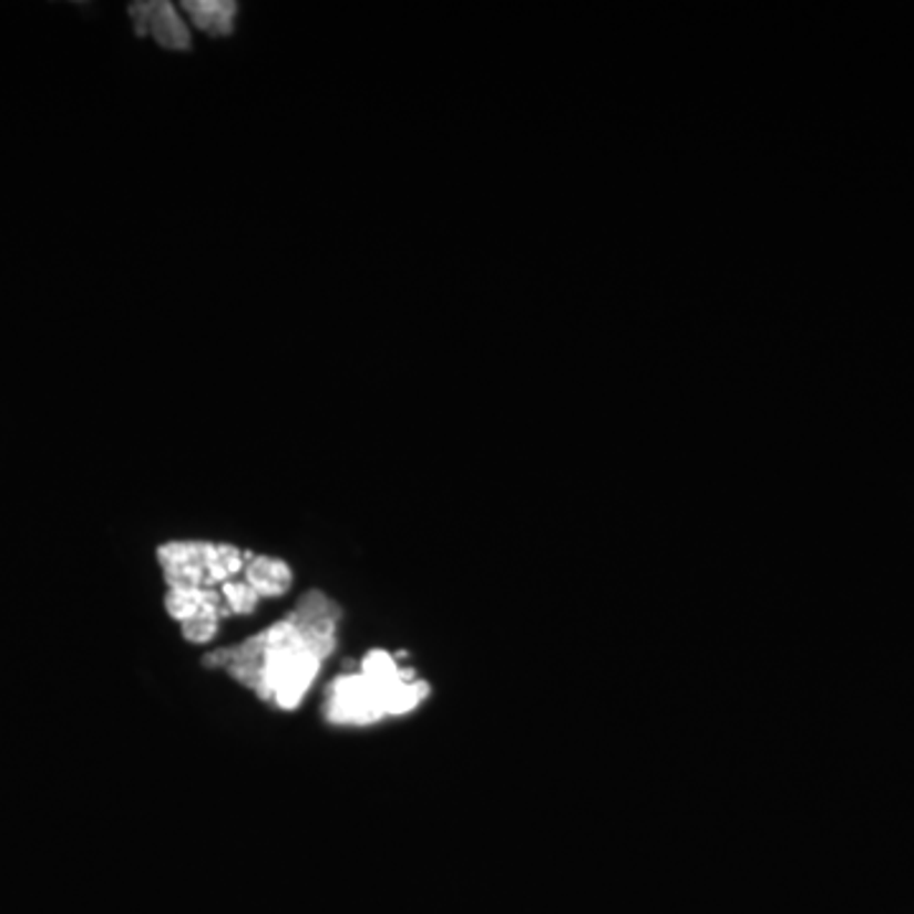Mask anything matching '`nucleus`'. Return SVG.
Here are the masks:
<instances>
[{
	"label": "nucleus",
	"mask_w": 914,
	"mask_h": 914,
	"mask_svg": "<svg viewBox=\"0 0 914 914\" xmlns=\"http://www.w3.org/2000/svg\"><path fill=\"white\" fill-rule=\"evenodd\" d=\"M343 609L320 589L300 597L290 615L265 635L263 689L259 699H275L280 709H295L316 681L320 664L336 648V625Z\"/></svg>",
	"instance_id": "f257e3e1"
},
{
	"label": "nucleus",
	"mask_w": 914,
	"mask_h": 914,
	"mask_svg": "<svg viewBox=\"0 0 914 914\" xmlns=\"http://www.w3.org/2000/svg\"><path fill=\"white\" fill-rule=\"evenodd\" d=\"M326 713L333 725H371L387 717L377 686L363 674H348L330 684Z\"/></svg>",
	"instance_id": "f03ea898"
},
{
	"label": "nucleus",
	"mask_w": 914,
	"mask_h": 914,
	"mask_svg": "<svg viewBox=\"0 0 914 914\" xmlns=\"http://www.w3.org/2000/svg\"><path fill=\"white\" fill-rule=\"evenodd\" d=\"M130 19H133L137 37H153L165 49L186 51L191 49V31L181 21L176 6L168 0H141L130 3Z\"/></svg>",
	"instance_id": "7ed1b4c3"
},
{
	"label": "nucleus",
	"mask_w": 914,
	"mask_h": 914,
	"mask_svg": "<svg viewBox=\"0 0 914 914\" xmlns=\"http://www.w3.org/2000/svg\"><path fill=\"white\" fill-rule=\"evenodd\" d=\"M212 542H168L158 546V562L171 589L206 587Z\"/></svg>",
	"instance_id": "20e7f679"
},
{
	"label": "nucleus",
	"mask_w": 914,
	"mask_h": 914,
	"mask_svg": "<svg viewBox=\"0 0 914 914\" xmlns=\"http://www.w3.org/2000/svg\"><path fill=\"white\" fill-rule=\"evenodd\" d=\"M183 11L208 37H229L239 6L234 0H183Z\"/></svg>",
	"instance_id": "39448f33"
},
{
	"label": "nucleus",
	"mask_w": 914,
	"mask_h": 914,
	"mask_svg": "<svg viewBox=\"0 0 914 914\" xmlns=\"http://www.w3.org/2000/svg\"><path fill=\"white\" fill-rule=\"evenodd\" d=\"M247 585L259 597H280L292 585V572L283 559L273 556H255L247 564Z\"/></svg>",
	"instance_id": "423d86ee"
},
{
	"label": "nucleus",
	"mask_w": 914,
	"mask_h": 914,
	"mask_svg": "<svg viewBox=\"0 0 914 914\" xmlns=\"http://www.w3.org/2000/svg\"><path fill=\"white\" fill-rule=\"evenodd\" d=\"M204 589H206V587H198V589H168V595H165V609H168V615L176 617L178 623L194 620V617H196L198 613H202Z\"/></svg>",
	"instance_id": "0eeeda50"
},
{
	"label": "nucleus",
	"mask_w": 914,
	"mask_h": 914,
	"mask_svg": "<svg viewBox=\"0 0 914 914\" xmlns=\"http://www.w3.org/2000/svg\"><path fill=\"white\" fill-rule=\"evenodd\" d=\"M222 592H224V599H226V605H229L232 613H237V615L255 613V607L259 603V595L247 585V582H224Z\"/></svg>",
	"instance_id": "6e6552de"
},
{
	"label": "nucleus",
	"mask_w": 914,
	"mask_h": 914,
	"mask_svg": "<svg viewBox=\"0 0 914 914\" xmlns=\"http://www.w3.org/2000/svg\"><path fill=\"white\" fill-rule=\"evenodd\" d=\"M216 630H219V617L208 615V613H198L194 620L183 623V638L191 640V643L212 640L216 635Z\"/></svg>",
	"instance_id": "1a4fd4ad"
}]
</instances>
